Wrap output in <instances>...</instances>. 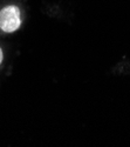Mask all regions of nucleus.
<instances>
[{
    "label": "nucleus",
    "instance_id": "1",
    "mask_svg": "<svg viewBox=\"0 0 130 147\" xmlns=\"http://www.w3.org/2000/svg\"><path fill=\"white\" fill-rule=\"evenodd\" d=\"M21 25L20 9L15 5H9L0 11V28L4 32L13 33Z\"/></svg>",
    "mask_w": 130,
    "mask_h": 147
},
{
    "label": "nucleus",
    "instance_id": "2",
    "mask_svg": "<svg viewBox=\"0 0 130 147\" xmlns=\"http://www.w3.org/2000/svg\"><path fill=\"white\" fill-rule=\"evenodd\" d=\"M3 58H4V54H3V50L0 48V64L3 63Z\"/></svg>",
    "mask_w": 130,
    "mask_h": 147
}]
</instances>
